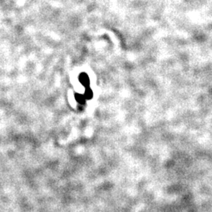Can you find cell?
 Wrapping results in <instances>:
<instances>
[{"label":"cell","mask_w":212,"mask_h":212,"mask_svg":"<svg viewBox=\"0 0 212 212\" xmlns=\"http://www.w3.org/2000/svg\"><path fill=\"white\" fill-rule=\"evenodd\" d=\"M84 95L86 98V100H88V99H91L93 97V92H92V91L90 88H86Z\"/></svg>","instance_id":"3957f363"},{"label":"cell","mask_w":212,"mask_h":212,"mask_svg":"<svg viewBox=\"0 0 212 212\" xmlns=\"http://www.w3.org/2000/svg\"><path fill=\"white\" fill-rule=\"evenodd\" d=\"M79 81L85 87H87L90 84L89 77L86 73H81V75L79 76Z\"/></svg>","instance_id":"6da1fadb"},{"label":"cell","mask_w":212,"mask_h":212,"mask_svg":"<svg viewBox=\"0 0 212 212\" xmlns=\"http://www.w3.org/2000/svg\"><path fill=\"white\" fill-rule=\"evenodd\" d=\"M75 98H76L77 102H78L79 104H80V105H84V104L85 103V101L86 100V98L84 97V94H79V93L76 94V95H75Z\"/></svg>","instance_id":"7a4b0ae2"}]
</instances>
